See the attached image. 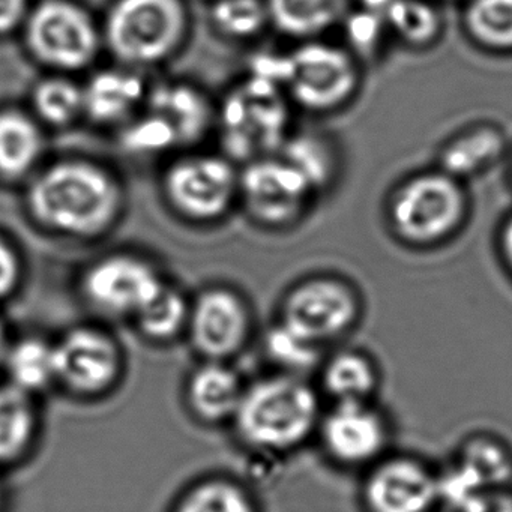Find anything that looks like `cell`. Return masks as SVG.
<instances>
[{"label":"cell","instance_id":"obj_3","mask_svg":"<svg viewBox=\"0 0 512 512\" xmlns=\"http://www.w3.org/2000/svg\"><path fill=\"white\" fill-rule=\"evenodd\" d=\"M218 121L227 158L245 166L280 154L292 134V103L280 86L248 74L224 98Z\"/></svg>","mask_w":512,"mask_h":512},{"label":"cell","instance_id":"obj_28","mask_svg":"<svg viewBox=\"0 0 512 512\" xmlns=\"http://www.w3.org/2000/svg\"><path fill=\"white\" fill-rule=\"evenodd\" d=\"M383 16L389 34L410 49H427L442 35V16L428 0H395Z\"/></svg>","mask_w":512,"mask_h":512},{"label":"cell","instance_id":"obj_6","mask_svg":"<svg viewBox=\"0 0 512 512\" xmlns=\"http://www.w3.org/2000/svg\"><path fill=\"white\" fill-rule=\"evenodd\" d=\"M359 83L358 59L346 47L310 40L286 53L284 92L290 103L307 112L341 109L355 97Z\"/></svg>","mask_w":512,"mask_h":512},{"label":"cell","instance_id":"obj_9","mask_svg":"<svg viewBox=\"0 0 512 512\" xmlns=\"http://www.w3.org/2000/svg\"><path fill=\"white\" fill-rule=\"evenodd\" d=\"M307 179L280 155L245 164L239 172V202L263 229L283 230L298 224L316 196Z\"/></svg>","mask_w":512,"mask_h":512},{"label":"cell","instance_id":"obj_42","mask_svg":"<svg viewBox=\"0 0 512 512\" xmlns=\"http://www.w3.org/2000/svg\"><path fill=\"white\" fill-rule=\"evenodd\" d=\"M0 505H2V493H0Z\"/></svg>","mask_w":512,"mask_h":512},{"label":"cell","instance_id":"obj_34","mask_svg":"<svg viewBox=\"0 0 512 512\" xmlns=\"http://www.w3.org/2000/svg\"><path fill=\"white\" fill-rule=\"evenodd\" d=\"M34 100L40 115L52 124H67L83 110V91L67 80L41 83Z\"/></svg>","mask_w":512,"mask_h":512},{"label":"cell","instance_id":"obj_35","mask_svg":"<svg viewBox=\"0 0 512 512\" xmlns=\"http://www.w3.org/2000/svg\"><path fill=\"white\" fill-rule=\"evenodd\" d=\"M124 143L130 151L152 154L179 146L169 125L148 112L145 118L134 122L124 134Z\"/></svg>","mask_w":512,"mask_h":512},{"label":"cell","instance_id":"obj_41","mask_svg":"<svg viewBox=\"0 0 512 512\" xmlns=\"http://www.w3.org/2000/svg\"><path fill=\"white\" fill-rule=\"evenodd\" d=\"M359 7L367 8V10L377 11V13H385L395 0H358Z\"/></svg>","mask_w":512,"mask_h":512},{"label":"cell","instance_id":"obj_10","mask_svg":"<svg viewBox=\"0 0 512 512\" xmlns=\"http://www.w3.org/2000/svg\"><path fill=\"white\" fill-rule=\"evenodd\" d=\"M181 0H119L110 13L107 38L131 64H149L172 53L185 31Z\"/></svg>","mask_w":512,"mask_h":512},{"label":"cell","instance_id":"obj_11","mask_svg":"<svg viewBox=\"0 0 512 512\" xmlns=\"http://www.w3.org/2000/svg\"><path fill=\"white\" fill-rule=\"evenodd\" d=\"M254 317L241 292L214 284L191 298L187 337L202 361L230 362L253 337Z\"/></svg>","mask_w":512,"mask_h":512},{"label":"cell","instance_id":"obj_19","mask_svg":"<svg viewBox=\"0 0 512 512\" xmlns=\"http://www.w3.org/2000/svg\"><path fill=\"white\" fill-rule=\"evenodd\" d=\"M41 430L37 401L10 383L0 385V469L25 460Z\"/></svg>","mask_w":512,"mask_h":512},{"label":"cell","instance_id":"obj_30","mask_svg":"<svg viewBox=\"0 0 512 512\" xmlns=\"http://www.w3.org/2000/svg\"><path fill=\"white\" fill-rule=\"evenodd\" d=\"M37 127L19 113H0V173L8 178L25 175L40 155Z\"/></svg>","mask_w":512,"mask_h":512},{"label":"cell","instance_id":"obj_40","mask_svg":"<svg viewBox=\"0 0 512 512\" xmlns=\"http://www.w3.org/2000/svg\"><path fill=\"white\" fill-rule=\"evenodd\" d=\"M10 332H8L7 323L0 317V368L4 364L5 355H7L8 347L11 344Z\"/></svg>","mask_w":512,"mask_h":512},{"label":"cell","instance_id":"obj_22","mask_svg":"<svg viewBox=\"0 0 512 512\" xmlns=\"http://www.w3.org/2000/svg\"><path fill=\"white\" fill-rule=\"evenodd\" d=\"M7 383L31 397L56 386L55 341L23 335L11 341L2 364Z\"/></svg>","mask_w":512,"mask_h":512},{"label":"cell","instance_id":"obj_31","mask_svg":"<svg viewBox=\"0 0 512 512\" xmlns=\"http://www.w3.org/2000/svg\"><path fill=\"white\" fill-rule=\"evenodd\" d=\"M323 350L314 346L310 341L296 335L286 326L275 320L263 338V352L266 358L275 365L277 370L283 373L298 374L304 376L307 371L317 368L322 364Z\"/></svg>","mask_w":512,"mask_h":512},{"label":"cell","instance_id":"obj_20","mask_svg":"<svg viewBox=\"0 0 512 512\" xmlns=\"http://www.w3.org/2000/svg\"><path fill=\"white\" fill-rule=\"evenodd\" d=\"M149 113L169 125L179 146L202 139L214 118L205 95L185 85L158 88L149 98Z\"/></svg>","mask_w":512,"mask_h":512},{"label":"cell","instance_id":"obj_7","mask_svg":"<svg viewBox=\"0 0 512 512\" xmlns=\"http://www.w3.org/2000/svg\"><path fill=\"white\" fill-rule=\"evenodd\" d=\"M166 283L148 257L116 251L85 266L77 290L83 304L98 316L133 320Z\"/></svg>","mask_w":512,"mask_h":512},{"label":"cell","instance_id":"obj_12","mask_svg":"<svg viewBox=\"0 0 512 512\" xmlns=\"http://www.w3.org/2000/svg\"><path fill=\"white\" fill-rule=\"evenodd\" d=\"M361 502L365 512H436L437 470L416 455L386 454L365 472Z\"/></svg>","mask_w":512,"mask_h":512},{"label":"cell","instance_id":"obj_4","mask_svg":"<svg viewBox=\"0 0 512 512\" xmlns=\"http://www.w3.org/2000/svg\"><path fill=\"white\" fill-rule=\"evenodd\" d=\"M469 214L463 182L442 170L418 173L398 185L388 202V224L401 244L431 248L454 238Z\"/></svg>","mask_w":512,"mask_h":512},{"label":"cell","instance_id":"obj_32","mask_svg":"<svg viewBox=\"0 0 512 512\" xmlns=\"http://www.w3.org/2000/svg\"><path fill=\"white\" fill-rule=\"evenodd\" d=\"M212 22L221 34L238 41L254 40L271 25L266 0H215Z\"/></svg>","mask_w":512,"mask_h":512},{"label":"cell","instance_id":"obj_25","mask_svg":"<svg viewBox=\"0 0 512 512\" xmlns=\"http://www.w3.org/2000/svg\"><path fill=\"white\" fill-rule=\"evenodd\" d=\"M191 298L175 284L166 283L160 292L134 317L139 334L146 341L167 344L187 334Z\"/></svg>","mask_w":512,"mask_h":512},{"label":"cell","instance_id":"obj_8","mask_svg":"<svg viewBox=\"0 0 512 512\" xmlns=\"http://www.w3.org/2000/svg\"><path fill=\"white\" fill-rule=\"evenodd\" d=\"M55 359L56 386L80 400L110 394L124 376V350L101 326L68 328L55 340Z\"/></svg>","mask_w":512,"mask_h":512},{"label":"cell","instance_id":"obj_36","mask_svg":"<svg viewBox=\"0 0 512 512\" xmlns=\"http://www.w3.org/2000/svg\"><path fill=\"white\" fill-rule=\"evenodd\" d=\"M25 278L22 253L7 236L0 233V302L16 295Z\"/></svg>","mask_w":512,"mask_h":512},{"label":"cell","instance_id":"obj_33","mask_svg":"<svg viewBox=\"0 0 512 512\" xmlns=\"http://www.w3.org/2000/svg\"><path fill=\"white\" fill-rule=\"evenodd\" d=\"M343 28L347 41L346 49L356 59H371L379 55L386 38L391 35L383 13L362 7L346 14Z\"/></svg>","mask_w":512,"mask_h":512},{"label":"cell","instance_id":"obj_15","mask_svg":"<svg viewBox=\"0 0 512 512\" xmlns=\"http://www.w3.org/2000/svg\"><path fill=\"white\" fill-rule=\"evenodd\" d=\"M437 476L442 506L455 512L476 494L508 488L512 455L493 436L470 434L457 446L451 461L437 470Z\"/></svg>","mask_w":512,"mask_h":512},{"label":"cell","instance_id":"obj_38","mask_svg":"<svg viewBox=\"0 0 512 512\" xmlns=\"http://www.w3.org/2000/svg\"><path fill=\"white\" fill-rule=\"evenodd\" d=\"M25 13V0H0V34L19 25Z\"/></svg>","mask_w":512,"mask_h":512},{"label":"cell","instance_id":"obj_16","mask_svg":"<svg viewBox=\"0 0 512 512\" xmlns=\"http://www.w3.org/2000/svg\"><path fill=\"white\" fill-rule=\"evenodd\" d=\"M32 52L59 68H80L97 52V32L80 8L50 0L37 8L28 25Z\"/></svg>","mask_w":512,"mask_h":512},{"label":"cell","instance_id":"obj_5","mask_svg":"<svg viewBox=\"0 0 512 512\" xmlns=\"http://www.w3.org/2000/svg\"><path fill=\"white\" fill-rule=\"evenodd\" d=\"M361 293L346 278L314 274L301 278L281 298L277 322L320 349L358 326L364 308Z\"/></svg>","mask_w":512,"mask_h":512},{"label":"cell","instance_id":"obj_21","mask_svg":"<svg viewBox=\"0 0 512 512\" xmlns=\"http://www.w3.org/2000/svg\"><path fill=\"white\" fill-rule=\"evenodd\" d=\"M349 0H266L271 25L293 40H319L343 23Z\"/></svg>","mask_w":512,"mask_h":512},{"label":"cell","instance_id":"obj_17","mask_svg":"<svg viewBox=\"0 0 512 512\" xmlns=\"http://www.w3.org/2000/svg\"><path fill=\"white\" fill-rule=\"evenodd\" d=\"M247 382L230 362L202 361L187 377L188 412L205 425L232 424Z\"/></svg>","mask_w":512,"mask_h":512},{"label":"cell","instance_id":"obj_39","mask_svg":"<svg viewBox=\"0 0 512 512\" xmlns=\"http://www.w3.org/2000/svg\"><path fill=\"white\" fill-rule=\"evenodd\" d=\"M499 244L503 260H505L506 266L512 271V217L506 221L502 232H500Z\"/></svg>","mask_w":512,"mask_h":512},{"label":"cell","instance_id":"obj_23","mask_svg":"<svg viewBox=\"0 0 512 512\" xmlns=\"http://www.w3.org/2000/svg\"><path fill=\"white\" fill-rule=\"evenodd\" d=\"M278 155L295 167L316 193L329 190L337 181L340 155L335 143L325 134L316 131L292 133Z\"/></svg>","mask_w":512,"mask_h":512},{"label":"cell","instance_id":"obj_37","mask_svg":"<svg viewBox=\"0 0 512 512\" xmlns=\"http://www.w3.org/2000/svg\"><path fill=\"white\" fill-rule=\"evenodd\" d=\"M455 512H512V491L509 487L484 491L467 500Z\"/></svg>","mask_w":512,"mask_h":512},{"label":"cell","instance_id":"obj_29","mask_svg":"<svg viewBox=\"0 0 512 512\" xmlns=\"http://www.w3.org/2000/svg\"><path fill=\"white\" fill-rule=\"evenodd\" d=\"M463 26L482 49L512 50V0H467Z\"/></svg>","mask_w":512,"mask_h":512},{"label":"cell","instance_id":"obj_18","mask_svg":"<svg viewBox=\"0 0 512 512\" xmlns=\"http://www.w3.org/2000/svg\"><path fill=\"white\" fill-rule=\"evenodd\" d=\"M379 388V367L362 350H335L320 364L317 389L331 403H370Z\"/></svg>","mask_w":512,"mask_h":512},{"label":"cell","instance_id":"obj_26","mask_svg":"<svg viewBox=\"0 0 512 512\" xmlns=\"http://www.w3.org/2000/svg\"><path fill=\"white\" fill-rule=\"evenodd\" d=\"M143 97L137 77L119 71L98 74L83 91V110L95 121L115 122L125 118Z\"/></svg>","mask_w":512,"mask_h":512},{"label":"cell","instance_id":"obj_14","mask_svg":"<svg viewBox=\"0 0 512 512\" xmlns=\"http://www.w3.org/2000/svg\"><path fill=\"white\" fill-rule=\"evenodd\" d=\"M166 191L182 217L194 223H215L226 217L239 199V172L227 158H187L170 170Z\"/></svg>","mask_w":512,"mask_h":512},{"label":"cell","instance_id":"obj_13","mask_svg":"<svg viewBox=\"0 0 512 512\" xmlns=\"http://www.w3.org/2000/svg\"><path fill=\"white\" fill-rule=\"evenodd\" d=\"M326 457L346 469H368L385 457L391 425L370 403H331L323 410L316 433Z\"/></svg>","mask_w":512,"mask_h":512},{"label":"cell","instance_id":"obj_2","mask_svg":"<svg viewBox=\"0 0 512 512\" xmlns=\"http://www.w3.org/2000/svg\"><path fill=\"white\" fill-rule=\"evenodd\" d=\"M122 197L103 170L83 163L58 164L28 194L32 218L47 232L89 241L106 235L118 220Z\"/></svg>","mask_w":512,"mask_h":512},{"label":"cell","instance_id":"obj_27","mask_svg":"<svg viewBox=\"0 0 512 512\" xmlns=\"http://www.w3.org/2000/svg\"><path fill=\"white\" fill-rule=\"evenodd\" d=\"M173 512H260V506L241 482L212 475L191 484Z\"/></svg>","mask_w":512,"mask_h":512},{"label":"cell","instance_id":"obj_24","mask_svg":"<svg viewBox=\"0 0 512 512\" xmlns=\"http://www.w3.org/2000/svg\"><path fill=\"white\" fill-rule=\"evenodd\" d=\"M502 139L491 127H475L455 134L439 152V170L463 182L494 163Z\"/></svg>","mask_w":512,"mask_h":512},{"label":"cell","instance_id":"obj_1","mask_svg":"<svg viewBox=\"0 0 512 512\" xmlns=\"http://www.w3.org/2000/svg\"><path fill=\"white\" fill-rule=\"evenodd\" d=\"M322 394L304 376L274 371L245 386L232 427L244 448L284 455L316 436Z\"/></svg>","mask_w":512,"mask_h":512}]
</instances>
